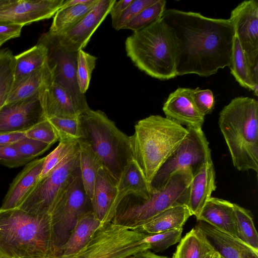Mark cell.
Returning a JSON list of instances; mask_svg holds the SVG:
<instances>
[{
	"instance_id": "obj_15",
	"label": "cell",
	"mask_w": 258,
	"mask_h": 258,
	"mask_svg": "<svg viewBox=\"0 0 258 258\" xmlns=\"http://www.w3.org/2000/svg\"><path fill=\"white\" fill-rule=\"evenodd\" d=\"M39 95L5 105L0 110V133L25 131L45 118Z\"/></svg>"
},
{
	"instance_id": "obj_24",
	"label": "cell",
	"mask_w": 258,
	"mask_h": 258,
	"mask_svg": "<svg viewBox=\"0 0 258 258\" xmlns=\"http://www.w3.org/2000/svg\"><path fill=\"white\" fill-rule=\"evenodd\" d=\"M53 79L52 71L46 61L38 70L14 82L5 105L39 95Z\"/></svg>"
},
{
	"instance_id": "obj_3",
	"label": "cell",
	"mask_w": 258,
	"mask_h": 258,
	"mask_svg": "<svg viewBox=\"0 0 258 258\" xmlns=\"http://www.w3.org/2000/svg\"><path fill=\"white\" fill-rule=\"evenodd\" d=\"M218 124L234 167L258 171V102L237 97L221 110Z\"/></svg>"
},
{
	"instance_id": "obj_23",
	"label": "cell",
	"mask_w": 258,
	"mask_h": 258,
	"mask_svg": "<svg viewBox=\"0 0 258 258\" xmlns=\"http://www.w3.org/2000/svg\"><path fill=\"white\" fill-rule=\"evenodd\" d=\"M117 180L102 167L98 171L91 203L95 217L101 221L115 209Z\"/></svg>"
},
{
	"instance_id": "obj_8",
	"label": "cell",
	"mask_w": 258,
	"mask_h": 258,
	"mask_svg": "<svg viewBox=\"0 0 258 258\" xmlns=\"http://www.w3.org/2000/svg\"><path fill=\"white\" fill-rule=\"evenodd\" d=\"M78 142L75 143L58 164L39 180L18 208L31 214H51L79 171Z\"/></svg>"
},
{
	"instance_id": "obj_14",
	"label": "cell",
	"mask_w": 258,
	"mask_h": 258,
	"mask_svg": "<svg viewBox=\"0 0 258 258\" xmlns=\"http://www.w3.org/2000/svg\"><path fill=\"white\" fill-rule=\"evenodd\" d=\"M38 42L47 49V62L52 71L53 80L81 93L76 76L77 52H69L61 48L55 37L48 32L43 34Z\"/></svg>"
},
{
	"instance_id": "obj_33",
	"label": "cell",
	"mask_w": 258,
	"mask_h": 258,
	"mask_svg": "<svg viewBox=\"0 0 258 258\" xmlns=\"http://www.w3.org/2000/svg\"><path fill=\"white\" fill-rule=\"evenodd\" d=\"M15 55L8 48L0 50V110L5 105L14 83Z\"/></svg>"
},
{
	"instance_id": "obj_13",
	"label": "cell",
	"mask_w": 258,
	"mask_h": 258,
	"mask_svg": "<svg viewBox=\"0 0 258 258\" xmlns=\"http://www.w3.org/2000/svg\"><path fill=\"white\" fill-rule=\"evenodd\" d=\"M64 0H14L0 12V22L23 26L49 19L61 8Z\"/></svg>"
},
{
	"instance_id": "obj_17",
	"label": "cell",
	"mask_w": 258,
	"mask_h": 258,
	"mask_svg": "<svg viewBox=\"0 0 258 258\" xmlns=\"http://www.w3.org/2000/svg\"><path fill=\"white\" fill-rule=\"evenodd\" d=\"M88 200H90L85 191L79 170L51 212V225L75 220L84 214Z\"/></svg>"
},
{
	"instance_id": "obj_26",
	"label": "cell",
	"mask_w": 258,
	"mask_h": 258,
	"mask_svg": "<svg viewBox=\"0 0 258 258\" xmlns=\"http://www.w3.org/2000/svg\"><path fill=\"white\" fill-rule=\"evenodd\" d=\"M216 251L197 226L179 241L172 258H211Z\"/></svg>"
},
{
	"instance_id": "obj_7",
	"label": "cell",
	"mask_w": 258,
	"mask_h": 258,
	"mask_svg": "<svg viewBox=\"0 0 258 258\" xmlns=\"http://www.w3.org/2000/svg\"><path fill=\"white\" fill-rule=\"evenodd\" d=\"M192 176L189 169H181L173 174L160 190L152 191L148 200L133 196L135 201L131 195L126 196L121 201L124 206L117 215V219L141 226L169 208L187 206Z\"/></svg>"
},
{
	"instance_id": "obj_43",
	"label": "cell",
	"mask_w": 258,
	"mask_h": 258,
	"mask_svg": "<svg viewBox=\"0 0 258 258\" xmlns=\"http://www.w3.org/2000/svg\"><path fill=\"white\" fill-rule=\"evenodd\" d=\"M31 161L20 154L13 145H0V164L9 168H15Z\"/></svg>"
},
{
	"instance_id": "obj_34",
	"label": "cell",
	"mask_w": 258,
	"mask_h": 258,
	"mask_svg": "<svg viewBox=\"0 0 258 258\" xmlns=\"http://www.w3.org/2000/svg\"><path fill=\"white\" fill-rule=\"evenodd\" d=\"M73 234L66 245L65 253L72 254L79 250L98 227L99 221L94 214H83Z\"/></svg>"
},
{
	"instance_id": "obj_6",
	"label": "cell",
	"mask_w": 258,
	"mask_h": 258,
	"mask_svg": "<svg viewBox=\"0 0 258 258\" xmlns=\"http://www.w3.org/2000/svg\"><path fill=\"white\" fill-rule=\"evenodd\" d=\"M80 118L85 134L83 140L90 145L102 167L117 181L132 158L129 136L100 110L90 108Z\"/></svg>"
},
{
	"instance_id": "obj_40",
	"label": "cell",
	"mask_w": 258,
	"mask_h": 258,
	"mask_svg": "<svg viewBox=\"0 0 258 258\" xmlns=\"http://www.w3.org/2000/svg\"><path fill=\"white\" fill-rule=\"evenodd\" d=\"M13 145L20 154L31 160L43 154L51 147L46 143L27 137Z\"/></svg>"
},
{
	"instance_id": "obj_10",
	"label": "cell",
	"mask_w": 258,
	"mask_h": 258,
	"mask_svg": "<svg viewBox=\"0 0 258 258\" xmlns=\"http://www.w3.org/2000/svg\"><path fill=\"white\" fill-rule=\"evenodd\" d=\"M229 20L250 68L258 77V2L244 1L231 12Z\"/></svg>"
},
{
	"instance_id": "obj_21",
	"label": "cell",
	"mask_w": 258,
	"mask_h": 258,
	"mask_svg": "<svg viewBox=\"0 0 258 258\" xmlns=\"http://www.w3.org/2000/svg\"><path fill=\"white\" fill-rule=\"evenodd\" d=\"M197 220L237 238L233 203L229 201L211 197Z\"/></svg>"
},
{
	"instance_id": "obj_48",
	"label": "cell",
	"mask_w": 258,
	"mask_h": 258,
	"mask_svg": "<svg viewBox=\"0 0 258 258\" xmlns=\"http://www.w3.org/2000/svg\"><path fill=\"white\" fill-rule=\"evenodd\" d=\"M14 0H0V12L10 5Z\"/></svg>"
},
{
	"instance_id": "obj_5",
	"label": "cell",
	"mask_w": 258,
	"mask_h": 258,
	"mask_svg": "<svg viewBox=\"0 0 258 258\" xmlns=\"http://www.w3.org/2000/svg\"><path fill=\"white\" fill-rule=\"evenodd\" d=\"M127 56L151 77L167 80L177 77L176 47L170 28L162 18L134 32L125 41Z\"/></svg>"
},
{
	"instance_id": "obj_19",
	"label": "cell",
	"mask_w": 258,
	"mask_h": 258,
	"mask_svg": "<svg viewBox=\"0 0 258 258\" xmlns=\"http://www.w3.org/2000/svg\"><path fill=\"white\" fill-rule=\"evenodd\" d=\"M45 157L26 164L11 183L1 209L18 208L39 181Z\"/></svg>"
},
{
	"instance_id": "obj_18",
	"label": "cell",
	"mask_w": 258,
	"mask_h": 258,
	"mask_svg": "<svg viewBox=\"0 0 258 258\" xmlns=\"http://www.w3.org/2000/svg\"><path fill=\"white\" fill-rule=\"evenodd\" d=\"M222 258H258V250L203 221L196 226Z\"/></svg>"
},
{
	"instance_id": "obj_29",
	"label": "cell",
	"mask_w": 258,
	"mask_h": 258,
	"mask_svg": "<svg viewBox=\"0 0 258 258\" xmlns=\"http://www.w3.org/2000/svg\"><path fill=\"white\" fill-rule=\"evenodd\" d=\"M231 73L242 87L258 95V77L251 70L237 38L235 36L232 54L228 66Z\"/></svg>"
},
{
	"instance_id": "obj_31",
	"label": "cell",
	"mask_w": 258,
	"mask_h": 258,
	"mask_svg": "<svg viewBox=\"0 0 258 258\" xmlns=\"http://www.w3.org/2000/svg\"><path fill=\"white\" fill-rule=\"evenodd\" d=\"M46 118L54 128L59 142L70 144L84 139L85 134L80 116L74 118L51 117Z\"/></svg>"
},
{
	"instance_id": "obj_4",
	"label": "cell",
	"mask_w": 258,
	"mask_h": 258,
	"mask_svg": "<svg viewBox=\"0 0 258 258\" xmlns=\"http://www.w3.org/2000/svg\"><path fill=\"white\" fill-rule=\"evenodd\" d=\"M186 128L159 115L138 121L129 136L133 159L150 186L155 174L186 136Z\"/></svg>"
},
{
	"instance_id": "obj_41",
	"label": "cell",
	"mask_w": 258,
	"mask_h": 258,
	"mask_svg": "<svg viewBox=\"0 0 258 258\" xmlns=\"http://www.w3.org/2000/svg\"><path fill=\"white\" fill-rule=\"evenodd\" d=\"M75 143L68 144L59 142L57 147L45 156L39 180L45 177L52 171L69 152Z\"/></svg>"
},
{
	"instance_id": "obj_46",
	"label": "cell",
	"mask_w": 258,
	"mask_h": 258,
	"mask_svg": "<svg viewBox=\"0 0 258 258\" xmlns=\"http://www.w3.org/2000/svg\"><path fill=\"white\" fill-rule=\"evenodd\" d=\"M133 0H115L112 6L109 14L110 15L112 21L118 17L130 5Z\"/></svg>"
},
{
	"instance_id": "obj_22",
	"label": "cell",
	"mask_w": 258,
	"mask_h": 258,
	"mask_svg": "<svg viewBox=\"0 0 258 258\" xmlns=\"http://www.w3.org/2000/svg\"><path fill=\"white\" fill-rule=\"evenodd\" d=\"M116 189L114 204L115 209L126 196L133 195L148 200L151 195L150 186L133 158L128 161L117 180Z\"/></svg>"
},
{
	"instance_id": "obj_36",
	"label": "cell",
	"mask_w": 258,
	"mask_h": 258,
	"mask_svg": "<svg viewBox=\"0 0 258 258\" xmlns=\"http://www.w3.org/2000/svg\"><path fill=\"white\" fill-rule=\"evenodd\" d=\"M166 1L157 0L127 23L123 29H129L134 32L150 25L162 17L166 10Z\"/></svg>"
},
{
	"instance_id": "obj_16",
	"label": "cell",
	"mask_w": 258,
	"mask_h": 258,
	"mask_svg": "<svg viewBox=\"0 0 258 258\" xmlns=\"http://www.w3.org/2000/svg\"><path fill=\"white\" fill-rule=\"evenodd\" d=\"M191 89L178 88L169 94L163 106L166 117L186 127H202L205 116L195 106Z\"/></svg>"
},
{
	"instance_id": "obj_32",
	"label": "cell",
	"mask_w": 258,
	"mask_h": 258,
	"mask_svg": "<svg viewBox=\"0 0 258 258\" xmlns=\"http://www.w3.org/2000/svg\"><path fill=\"white\" fill-rule=\"evenodd\" d=\"M237 238L258 250V234L250 211L233 203Z\"/></svg>"
},
{
	"instance_id": "obj_39",
	"label": "cell",
	"mask_w": 258,
	"mask_h": 258,
	"mask_svg": "<svg viewBox=\"0 0 258 258\" xmlns=\"http://www.w3.org/2000/svg\"><path fill=\"white\" fill-rule=\"evenodd\" d=\"M157 1V0H133L118 17L112 21V27L116 30L123 29L125 25L141 12Z\"/></svg>"
},
{
	"instance_id": "obj_20",
	"label": "cell",
	"mask_w": 258,
	"mask_h": 258,
	"mask_svg": "<svg viewBox=\"0 0 258 258\" xmlns=\"http://www.w3.org/2000/svg\"><path fill=\"white\" fill-rule=\"evenodd\" d=\"M216 188L215 171L212 160L204 164L193 175L189 189L187 207L197 218L212 193Z\"/></svg>"
},
{
	"instance_id": "obj_44",
	"label": "cell",
	"mask_w": 258,
	"mask_h": 258,
	"mask_svg": "<svg viewBox=\"0 0 258 258\" xmlns=\"http://www.w3.org/2000/svg\"><path fill=\"white\" fill-rule=\"evenodd\" d=\"M23 26L0 22V47L6 41L20 36Z\"/></svg>"
},
{
	"instance_id": "obj_11",
	"label": "cell",
	"mask_w": 258,
	"mask_h": 258,
	"mask_svg": "<svg viewBox=\"0 0 258 258\" xmlns=\"http://www.w3.org/2000/svg\"><path fill=\"white\" fill-rule=\"evenodd\" d=\"M44 117H78L89 110L86 96L54 80L39 94Z\"/></svg>"
},
{
	"instance_id": "obj_38",
	"label": "cell",
	"mask_w": 258,
	"mask_h": 258,
	"mask_svg": "<svg viewBox=\"0 0 258 258\" xmlns=\"http://www.w3.org/2000/svg\"><path fill=\"white\" fill-rule=\"evenodd\" d=\"M26 137L37 140L51 146L58 141L57 135L49 121L44 118L24 131Z\"/></svg>"
},
{
	"instance_id": "obj_35",
	"label": "cell",
	"mask_w": 258,
	"mask_h": 258,
	"mask_svg": "<svg viewBox=\"0 0 258 258\" xmlns=\"http://www.w3.org/2000/svg\"><path fill=\"white\" fill-rule=\"evenodd\" d=\"M182 229L179 228L159 233L148 234L142 237L140 243L143 250L152 249L156 252L164 251L180 241Z\"/></svg>"
},
{
	"instance_id": "obj_45",
	"label": "cell",
	"mask_w": 258,
	"mask_h": 258,
	"mask_svg": "<svg viewBox=\"0 0 258 258\" xmlns=\"http://www.w3.org/2000/svg\"><path fill=\"white\" fill-rule=\"evenodd\" d=\"M25 138L24 131L0 133V145H12Z\"/></svg>"
},
{
	"instance_id": "obj_12",
	"label": "cell",
	"mask_w": 258,
	"mask_h": 258,
	"mask_svg": "<svg viewBox=\"0 0 258 258\" xmlns=\"http://www.w3.org/2000/svg\"><path fill=\"white\" fill-rule=\"evenodd\" d=\"M115 1L99 0L97 5L82 20L67 32L58 36L53 35L55 37L59 46L71 52H77L84 48L93 34L109 14Z\"/></svg>"
},
{
	"instance_id": "obj_25",
	"label": "cell",
	"mask_w": 258,
	"mask_h": 258,
	"mask_svg": "<svg viewBox=\"0 0 258 258\" xmlns=\"http://www.w3.org/2000/svg\"><path fill=\"white\" fill-rule=\"evenodd\" d=\"M192 215L186 205L169 208L157 215L141 226L148 234H156L182 228Z\"/></svg>"
},
{
	"instance_id": "obj_37",
	"label": "cell",
	"mask_w": 258,
	"mask_h": 258,
	"mask_svg": "<svg viewBox=\"0 0 258 258\" xmlns=\"http://www.w3.org/2000/svg\"><path fill=\"white\" fill-rule=\"evenodd\" d=\"M97 58L83 49L77 52V80L80 91L82 94H85L88 89Z\"/></svg>"
},
{
	"instance_id": "obj_42",
	"label": "cell",
	"mask_w": 258,
	"mask_h": 258,
	"mask_svg": "<svg viewBox=\"0 0 258 258\" xmlns=\"http://www.w3.org/2000/svg\"><path fill=\"white\" fill-rule=\"evenodd\" d=\"M191 97L194 103L204 116L212 112L215 106L213 92L210 89H200L199 87L191 89Z\"/></svg>"
},
{
	"instance_id": "obj_1",
	"label": "cell",
	"mask_w": 258,
	"mask_h": 258,
	"mask_svg": "<svg viewBox=\"0 0 258 258\" xmlns=\"http://www.w3.org/2000/svg\"><path fill=\"white\" fill-rule=\"evenodd\" d=\"M162 18L171 29L176 47L177 76L209 77L228 67L235 33L229 19L194 12L166 10Z\"/></svg>"
},
{
	"instance_id": "obj_27",
	"label": "cell",
	"mask_w": 258,
	"mask_h": 258,
	"mask_svg": "<svg viewBox=\"0 0 258 258\" xmlns=\"http://www.w3.org/2000/svg\"><path fill=\"white\" fill-rule=\"evenodd\" d=\"M99 1L91 0L86 4L59 9L53 16L48 32L56 36L63 34L82 20Z\"/></svg>"
},
{
	"instance_id": "obj_9",
	"label": "cell",
	"mask_w": 258,
	"mask_h": 258,
	"mask_svg": "<svg viewBox=\"0 0 258 258\" xmlns=\"http://www.w3.org/2000/svg\"><path fill=\"white\" fill-rule=\"evenodd\" d=\"M186 129V136L154 177L150 184L151 192L160 190L176 171L188 169L194 175L204 164L212 161L209 142L202 127Z\"/></svg>"
},
{
	"instance_id": "obj_2",
	"label": "cell",
	"mask_w": 258,
	"mask_h": 258,
	"mask_svg": "<svg viewBox=\"0 0 258 258\" xmlns=\"http://www.w3.org/2000/svg\"><path fill=\"white\" fill-rule=\"evenodd\" d=\"M50 215L0 209V258H53Z\"/></svg>"
},
{
	"instance_id": "obj_30",
	"label": "cell",
	"mask_w": 258,
	"mask_h": 258,
	"mask_svg": "<svg viewBox=\"0 0 258 258\" xmlns=\"http://www.w3.org/2000/svg\"><path fill=\"white\" fill-rule=\"evenodd\" d=\"M47 48L38 42L30 49L15 55L14 82L43 67L47 61Z\"/></svg>"
},
{
	"instance_id": "obj_47",
	"label": "cell",
	"mask_w": 258,
	"mask_h": 258,
	"mask_svg": "<svg viewBox=\"0 0 258 258\" xmlns=\"http://www.w3.org/2000/svg\"><path fill=\"white\" fill-rule=\"evenodd\" d=\"M91 0H67L64 1L60 9H63L81 4H86Z\"/></svg>"
},
{
	"instance_id": "obj_28",
	"label": "cell",
	"mask_w": 258,
	"mask_h": 258,
	"mask_svg": "<svg viewBox=\"0 0 258 258\" xmlns=\"http://www.w3.org/2000/svg\"><path fill=\"white\" fill-rule=\"evenodd\" d=\"M79 170L85 191L91 201L99 169L102 167L90 145L84 140L78 141Z\"/></svg>"
}]
</instances>
